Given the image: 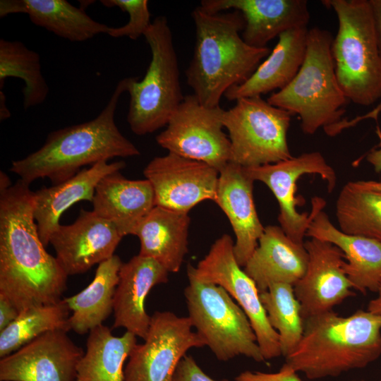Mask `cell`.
Wrapping results in <instances>:
<instances>
[{"label":"cell","mask_w":381,"mask_h":381,"mask_svg":"<svg viewBox=\"0 0 381 381\" xmlns=\"http://www.w3.org/2000/svg\"><path fill=\"white\" fill-rule=\"evenodd\" d=\"M29 186L0 189V296L19 313L59 302L68 278L40 239Z\"/></svg>","instance_id":"obj_1"},{"label":"cell","mask_w":381,"mask_h":381,"mask_svg":"<svg viewBox=\"0 0 381 381\" xmlns=\"http://www.w3.org/2000/svg\"><path fill=\"white\" fill-rule=\"evenodd\" d=\"M126 90L127 77L118 83L105 107L95 119L49 133L40 149L13 161L10 171L28 185L45 177L54 185L73 176L82 167L117 157L140 155V150L115 123L119 98Z\"/></svg>","instance_id":"obj_2"},{"label":"cell","mask_w":381,"mask_h":381,"mask_svg":"<svg viewBox=\"0 0 381 381\" xmlns=\"http://www.w3.org/2000/svg\"><path fill=\"white\" fill-rule=\"evenodd\" d=\"M191 16L195 41L187 84L202 104L217 107L226 91L245 82L271 51L245 42L241 35L245 22L238 11L211 13L199 6Z\"/></svg>","instance_id":"obj_3"},{"label":"cell","mask_w":381,"mask_h":381,"mask_svg":"<svg viewBox=\"0 0 381 381\" xmlns=\"http://www.w3.org/2000/svg\"><path fill=\"white\" fill-rule=\"evenodd\" d=\"M381 356V315L332 310L304 319L303 336L285 363L309 380L334 377L367 367Z\"/></svg>","instance_id":"obj_4"},{"label":"cell","mask_w":381,"mask_h":381,"mask_svg":"<svg viewBox=\"0 0 381 381\" xmlns=\"http://www.w3.org/2000/svg\"><path fill=\"white\" fill-rule=\"evenodd\" d=\"M332 40L327 30H308L306 55L298 72L287 86L267 99L292 115L298 114L301 128L307 135L339 123L349 102L337 79L331 54Z\"/></svg>","instance_id":"obj_5"},{"label":"cell","mask_w":381,"mask_h":381,"mask_svg":"<svg viewBox=\"0 0 381 381\" xmlns=\"http://www.w3.org/2000/svg\"><path fill=\"white\" fill-rule=\"evenodd\" d=\"M338 21L331 54L338 83L348 99L370 106L381 98V56L369 0H322Z\"/></svg>","instance_id":"obj_6"},{"label":"cell","mask_w":381,"mask_h":381,"mask_svg":"<svg viewBox=\"0 0 381 381\" xmlns=\"http://www.w3.org/2000/svg\"><path fill=\"white\" fill-rule=\"evenodd\" d=\"M144 37L151 60L141 80L127 77L130 95L127 121L138 135L152 133L167 126L183 101L180 72L172 32L164 16L155 18Z\"/></svg>","instance_id":"obj_7"},{"label":"cell","mask_w":381,"mask_h":381,"mask_svg":"<svg viewBox=\"0 0 381 381\" xmlns=\"http://www.w3.org/2000/svg\"><path fill=\"white\" fill-rule=\"evenodd\" d=\"M188 278V317L216 358L227 361L244 356L265 362L247 315L228 292L219 285Z\"/></svg>","instance_id":"obj_8"},{"label":"cell","mask_w":381,"mask_h":381,"mask_svg":"<svg viewBox=\"0 0 381 381\" xmlns=\"http://www.w3.org/2000/svg\"><path fill=\"white\" fill-rule=\"evenodd\" d=\"M291 116L261 96L236 100L222 117L231 143L230 162L248 168L291 158L287 133Z\"/></svg>","instance_id":"obj_9"},{"label":"cell","mask_w":381,"mask_h":381,"mask_svg":"<svg viewBox=\"0 0 381 381\" xmlns=\"http://www.w3.org/2000/svg\"><path fill=\"white\" fill-rule=\"evenodd\" d=\"M234 244L229 235L223 234L196 267L188 265L187 274L224 288L247 315L265 361L279 357V335L270 324L256 284L236 260Z\"/></svg>","instance_id":"obj_10"},{"label":"cell","mask_w":381,"mask_h":381,"mask_svg":"<svg viewBox=\"0 0 381 381\" xmlns=\"http://www.w3.org/2000/svg\"><path fill=\"white\" fill-rule=\"evenodd\" d=\"M224 110L202 104L193 94L186 95L156 141L168 152L205 162L220 171L231 158L230 140L222 130Z\"/></svg>","instance_id":"obj_11"},{"label":"cell","mask_w":381,"mask_h":381,"mask_svg":"<svg viewBox=\"0 0 381 381\" xmlns=\"http://www.w3.org/2000/svg\"><path fill=\"white\" fill-rule=\"evenodd\" d=\"M204 346L188 316L156 311L151 316L144 342L136 344L129 355L124 367V381H173L187 351Z\"/></svg>","instance_id":"obj_12"},{"label":"cell","mask_w":381,"mask_h":381,"mask_svg":"<svg viewBox=\"0 0 381 381\" xmlns=\"http://www.w3.org/2000/svg\"><path fill=\"white\" fill-rule=\"evenodd\" d=\"M245 168L255 181L265 183L272 192L279 206L278 222L280 227L293 241L304 243L310 222L309 214L299 213L296 205V183L305 174H318L327 183L329 193L334 190L337 175L320 152H305L296 157L258 167Z\"/></svg>","instance_id":"obj_13"},{"label":"cell","mask_w":381,"mask_h":381,"mask_svg":"<svg viewBox=\"0 0 381 381\" xmlns=\"http://www.w3.org/2000/svg\"><path fill=\"white\" fill-rule=\"evenodd\" d=\"M143 174L152 186L156 206L188 213L202 201L216 200L219 171L205 162L168 152L154 157Z\"/></svg>","instance_id":"obj_14"},{"label":"cell","mask_w":381,"mask_h":381,"mask_svg":"<svg viewBox=\"0 0 381 381\" xmlns=\"http://www.w3.org/2000/svg\"><path fill=\"white\" fill-rule=\"evenodd\" d=\"M67 331L44 333L0 360V381H74L85 351Z\"/></svg>","instance_id":"obj_15"},{"label":"cell","mask_w":381,"mask_h":381,"mask_svg":"<svg viewBox=\"0 0 381 381\" xmlns=\"http://www.w3.org/2000/svg\"><path fill=\"white\" fill-rule=\"evenodd\" d=\"M303 246L308 265L294 289L306 319L333 310L354 292L343 269L344 255L338 247L315 238L304 241Z\"/></svg>","instance_id":"obj_16"},{"label":"cell","mask_w":381,"mask_h":381,"mask_svg":"<svg viewBox=\"0 0 381 381\" xmlns=\"http://www.w3.org/2000/svg\"><path fill=\"white\" fill-rule=\"evenodd\" d=\"M123 237L111 222L93 210L81 209L73 223L56 228L49 243L68 277L83 274L111 258Z\"/></svg>","instance_id":"obj_17"},{"label":"cell","mask_w":381,"mask_h":381,"mask_svg":"<svg viewBox=\"0 0 381 381\" xmlns=\"http://www.w3.org/2000/svg\"><path fill=\"white\" fill-rule=\"evenodd\" d=\"M325 205L322 198H312L306 236L330 242L342 251L343 269L353 289L363 294L376 293L381 285V243L337 228L324 212Z\"/></svg>","instance_id":"obj_18"},{"label":"cell","mask_w":381,"mask_h":381,"mask_svg":"<svg viewBox=\"0 0 381 381\" xmlns=\"http://www.w3.org/2000/svg\"><path fill=\"white\" fill-rule=\"evenodd\" d=\"M200 6L211 13L239 11L245 22L242 38L259 48L288 30L307 27L310 21L306 0H202Z\"/></svg>","instance_id":"obj_19"},{"label":"cell","mask_w":381,"mask_h":381,"mask_svg":"<svg viewBox=\"0 0 381 381\" xmlns=\"http://www.w3.org/2000/svg\"><path fill=\"white\" fill-rule=\"evenodd\" d=\"M253 183L244 167L232 162L219 171L215 202L232 226L234 255L241 267L253 253L265 230L255 209Z\"/></svg>","instance_id":"obj_20"},{"label":"cell","mask_w":381,"mask_h":381,"mask_svg":"<svg viewBox=\"0 0 381 381\" xmlns=\"http://www.w3.org/2000/svg\"><path fill=\"white\" fill-rule=\"evenodd\" d=\"M169 273L154 259L139 254L122 263L114 296L113 328H124L145 339L151 322L147 296L155 286L168 282Z\"/></svg>","instance_id":"obj_21"},{"label":"cell","mask_w":381,"mask_h":381,"mask_svg":"<svg viewBox=\"0 0 381 381\" xmlns=\"http://www.w3.org/2000/svg\"><path fill=\"white\" fill-rule=\"evenodd\" d=\"M92 210L111 222L123 236L133 235L140 222L156 206L147 179L131 180L121 171L104 176L96 186Z\"/></svg>","instance_id":"obj_22"},{"label":"cell","mask_w":381,"mask_h":381,"mask_svg":"<svg viewBox=\"0 0 381 381\" xmlns=\"http://www.w3.org/2000/svg\"><path fill=\"white\" fill-rule=\"evenodd\" d=\"M125 167L123 161H101L61 183L34 191V217L43 245L46 247L49 243L52 234L60 225L61 216L67 209L79 201L92 202L99 181Z\"/></svg>","instance_id":"obj_23"},{"label":"cell","mask_w":381,"mask_h":381,"mask_svg":"<svg viewBox=\"0 0 381 381\" xmlns=\"http://www.w3.org/2000/svg\"><path fill=\"white\" fill-rule=\"evenodd\" d=\"M308 260L303 244L293 241L280 226L269 225L243 270L262 292L275 283L294 286L304 274Z\"/></svg>","instance_id":"obj_24"},{"label":"cell","mask_w":381,"mask_h":381,"mask_svg":"<svg viewBox=\"0 0 381 381\" xmlns=\"http://www.w3.org/2000/svg\"><path fill=\"white\" fill-rule=\"evenodd\" d=\"M308 28L288 30L278 37V42L267 58L243 83L226 91L229 101L282 90L298 72L305 58Z\"/></svg>","instance_id":"obj_25"},{"label":"cell","mask_w":381,"mask_h":381,"mask_svg":"<svg viewBox=\"0 0 381 381\" xmlns=\"http://www.w3.org/2000/svg\"><path fill=\"white\" fill-rule=\"evenodd\" d=\"M13 13H25L35 25L73 42L107 34L110 28L66 0H1L0 17Z\"/></svg>","instance_id":"obj_26"},{"label":"cell","mask_w":381,"mask_h":381,"mask_svg":"<svg viewBox=\"0 0 381 381\" xmlns=\"http://www.w3.org/2000/svg\"><path fill=\"white\" fill-rule=\"evenodd\" d=\"M190 222L188 213L155 206L134 231L140 243L139 255L178 272L188 253Z\"/></svg>","instance_id":"obj_27"},{"label":"cell","mask_w":381,"mask_h":381,"mask_svg":"<svg viewBox=\"0 0 381 381\" xmlns=\"http://www.w3.org/2000/svg\"><path fill=\"white\" fill-rule=\"evenodd\" d=\"M122 263L116 255L101 262L86 288L64 298L72 311L68 320L69 330L84 334L103 325L114 310V296Z\"/></svg>","instance_id":"obj_28"},{"label":"cell","mask_w":381,"mask_h":381,"mask_svg":"<svg viewBox=\"0 0 381 381\" xmlns=\"http://www.w3.org/2000/svg\"><path fill=\"white\" fill-rule=\"evenodd\" d=\"M136 337L127 331L114 336L104 325L92 329L74 381H124V363L137 344Z\"/></svg>","instance_id":"obj_29"},{"label":"cell","mask_w":381,"mask_h":381,"mask_svg":"<svg viewBox=\"0 0 381 381\" xmlns=\"http://www.w3.org/2000/svg\"><path fill=\"white\" fill-rule=\"evenodd\" d=\"M335 209L341 231L381 243V191L365 187L361 181H349L341 188Z\"/></svg>","instance_id":"obj_30"},{"label":"cell","mask_w":381,"mask_h":381,"mask_svg":"<svg viewBox=\"0 0 381 381\" xmlns=\"http://www.w3.org/2000/svg\"><path fill=\"white\" fill-rule=\"evenodd\" d=\"M20 78L23 108L28 110L43 103L49 94V86L42 73L38 53L28 49L20 41L0 40V90L6 78Z\"/></svg>","instance_id":"obj_31"},{"label":"cell","mask_w":381,"mask_h":381,"mask_svg":"<svg viewBox=\"0 0 381 381\" xmlns=\"http://www.w3.org/2000/svg\"><path fill=\"white\" fill-rule=\"evenodd\" d=\"M69 308L59 302L30 308L0 331V357H5L44 333L62 329L68 332Z\"/></svg>","instance_id":"obj_32"},{"label":"cell","mask_w":381,"mask_h":381,"mask_svg":"<svg viewBox=\"0 0 381 381\" xmlns=\"http://www.w3.org/2000/svg\"><path fill=\"white\" fill-rule=\"evenodd\" d=\"M270 324L279 335L282 356L286 357L297 346L303 336L304 318L294 286L275 283L260 292Z\"/></svg>","instance_id":"obj_33"},{"label":"cell","mask_w":381,"mask_h":381,"mask_svg":"<svg viewBox=\"0 0 381 381\" xmlns=\"http://www.w3.org/2000/svg\"><path fill=\"white\" fill-rule=\"evenodd\" d=\"M100 2L107 8L118 7L128 13L129 20L126 25L110 27L107 35L112 37H128L135 40L144 36L152 23L147 0H102Z\"/></svg>","instance_id":"obj_34"},{"label":"cell","mask_w":381,"mask_h":381,"mask_svg":"<svg viewBox=\"0 0 381 381\" xmlns=\"http://www.w3.org/2000/svg\"><path fill=\"white\" fill-rule=\"evenodd\" d=\"M297 373L284 363L277 372L245 370L239 373L234 380L235 381H301Z\"/></svg>","instance_id":"obj_35"},{"label":"cell","mask_w":381,"mask_h":381,"mask_svg":"<svg viewBox=\"0 0 381 381\" xmlns=\"http://www.w3.org/2000/svg\"><path fill=\"white\" fill-rule=\"evenodd\" d=\"M173 381H229L214 380L207 375L191 356L186 355L179 362Z\"/></svg>","instance_id":"obj_36"},{"label":"cell","mask_w":381,"mask_h":381,"mask_svg":"<svg viewBox=\"0 0 381 381\" xmlns=\"http://www.w3.org/2000/svg\"><path fill=\"white\" fill-rule=\"evenodd\" d=\"M19 314V311L8 300L0 296V331L13 322Z\"/></svg>","instance_id":"obj_37"},{"label":"cell","mask_w":381,"mask_h":381,"mask_svg":"<svg viewBox=\"0 0 381 381\" xmlns=\"http://www.w3.org/2000/svg\"><path fill=\"white\" fill-rule=\"evenodd\" d=\"M369 3L373 16L379 52L381 56V0H369Z\"/></svg>","instance_id":"obj_38"},{"label":"cell","mask_w":381,"mask_h":381,"mask_svg":"<svg viewBox=\"0 0 381 381\" xmlns=\"http://www.w3.org/2000/svg\"><path fill=\"white\" fill-rule=\"evenodd\" d=\"M381 112V102L372 111L368 112L367 114L356 116V118L348 120L347 118L344 119L338 125V128L340 131H344V129L349 128L357 124L364 119H374L377 121L379 114Z\"/></svg>","instance_id":"obj_39"},{"label":"cell","mask_w":381,"mask_h":381,"mask_svg":"<svg viewBox=\"0 0 381 381\" xmlns=\"http://www.w3.org/2000/svg\"><path fill=\"white\" fill-rule=\"evenodd\" d=\"M366 159L373 166L377 173L381 172V143L378 149L373 150L368 153Z\"/></svg>","instance_id":"obj_40"},{"label":"cell","mask_w":381,"mask_h":381,"mask_svg":"<svg viewBox=\"0 0 381 381\" xmlns=\"http://www.w3.org/2000/svg\"><path fill=\"white\" fill-rule=\"evenodd\" d=\"M376 294V296L369 301L367 310L372 313L381 315V285Z\"/></svg>","instance_id":"obj_41"},{"label":"cell","mask_w":381,"mask_h":381,"mask_svg":"<svg viewBox=\"0 0 381 381\" xmlns=\"http://www.w3.org/2000/svg\"><path fill=\"white\" fill-rule=\"evenodd\" d=\"M11 116V113L6 104V96L0 90V121H3Z\"/></svg>","instance_id":"obj_42"},{"label":"cell","mask_w":381,"mask_h":381,"mask_svg":"<svg viewBox=\"0 0 381 381\" xmlns=\"http://www.w3.org/2000/svg\"><path fill=\"white\" fill-rule=\"evenodd\" d=\"M363 185H364L365 187L369 188L370 189H373L375 190L381 191V183L380 182H376V181H361Z\"/></svg>","instance_id":"obj_43"},{"label":"cell","mask_w":381,"mask_h":381,"mask_svg":"<svg viewBox=\"0 0 381 381\" xmlns=\"http://www.w3.org/2000/svg\"><path fill=\"white\" fill-rule=\"evenodd\" d=\"M351 381H365V380H351Z\"/></svg>","instance_id":"obj_44"},{"label":"cell","mask_w":381,"mask_h":381,"mask_svg":"<svg viewBox=\"0 0 381 381\" xmlns=\"http://www.w3.org/2000/svg\"><path fill=\"white\" fill-rule=\"evenodd\" d=\"M379 381H381V379Z\"/></svg>","instance_id":"obj_45"}]
</instances>
